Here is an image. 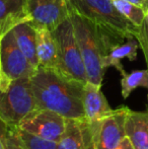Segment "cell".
<instances>
[{
  "label": "cell",
  "instance_id": "6da1fadb",
  "mask_svg": "<svg viewBox=\"0 0 148 149\" xmlns=\"http://www.w3.org/2000/svg\"><path fill=\"white\" fill-rule=\"evenodd\" d=\"M37 109L50 110L66 119L85 118L84 84L64 76L57 69L39 68L31 77Z\"/></svg>",
  "mask_w": 148,
  "mask_h": 149
},
{
  "label": "cell",
  "instance_id": "7a4b0ae2",
  "mask_svg": "<svg viewBox=\"0 0 148 149\" xmlns=\"http://www.w3.org/2000/svg\"><path fill=\"white\" fill-rule=\"evenodd\" d=\"M69 18L84 63L87 81L101 86L106 69L103 60L113 44L121 43L101 33L94 24L76 11L69 3Z\"/></svg>",
  "mask_w": 148,
  "mask_h": 149
},
{
  "label": "cell",
  "instance_id": "3957f363",
  "mask_svg": "<svg viewBox=\"0 0 148 149\" xmlns=\"http://www.w3.org/2000/svg\"><path fill=\"white\" fill-rule=\"evenodd\" d=\"M69 3L101 33L115 41L135 38L137 26L117 9L113 0H69Z\"/></svg>",
  "mask_w": 148,
  "mask_h": 149
},
{
  "label": "cell",
  "instance_id": "277c9868",
  "mask_svg": "<svg viewBox=\"0 0 148 149\" xmlns=\"http://www.w3.org/2000/svg\"><path fill=\"white\" fill-rule=\"evenodd\" d=\"M52 33L58 47L59 66L57 70L64 76L85 84L87 76L84 63L70 18H67Z\"/></svg>",
  "mask_w": 148,
  "mask_h": 149
},
{
  "label": "cell",
  "instance_id": "5b68a950",
  "mask_svg": "<svg viewBox=\"0 0 148 149\" xmlns=\"http://www.w3.org/2000/svg\"><path fill=\"white\" fill-rule=\"evenodd\" d=\"M37 110L30 77L12 80L6 91L0 90V120L17 126L28 115Z\"/></svg>",
  "mask_w": 148,
  "mask_h": 149
},
{
  "label": "cell",
  "instance_id": "8992f818",
  "mask_svg": "<svg viewBox=\"0 0 148 149\" xmlns=\"http://www.w3.org/2000/svg\"><path fill=\"white\" fill-rule=\"evenodd\" d=\"M67 119L50 110L37 109L26 117L17 127L40 138L59 142L66 128Z\"/></svg>",
  "mask_w": 148,
  "mask_h": 149
},
{
  "label": "cell",
  "instance_id": "52a82bcc",
  "mask_svg": "<svg viewBox=\"0 0 148 149\" xmlns=\"http://www.w3.org/2000/svg\"><path fill=\"white\" fill-rule=\"evenodd\" d=\"M31 26L53 31L69 18V0H26Z\"/></svg>",
  "mask_w": 148,
  "mask_h": 149
},
{
  "label": "cell",
  "instance_id": "ba28073f",
  "mask_svg": "<svg viewBox=\"0 0 148 149\" xmlns=\"http://www.w3.org/2000/svg\"><path fill=\"white\" fill-rule=\"evenodd\" d=\"M127 107H121L97 123H91L93 128L94 149H116L126 137L125 122L128 111Z\"/></svg>",
  "mask_w": 148,
  "mask_h": 149
},
{
  "label": "cell",
  "instance_id": "9c48e42d",
  "mask_svg": "<svg viewBox=\"0 0 148 149\" xmlns=\"http://www.w3.org/2000/svg\"><path fill=\"white\" fill-rule=\"evenodd\" d=\"M1 62L4 72L11 80L24 77L31 78L37 70L19 49L12 31L1 40Z\"/></svg>",
  "mask_w": 148,
  "mask_h": 149
},
{
  "label": "cell",
  "instance_id": "30bf717a",
  "mask_svg": "<svg viewBox=\"0 0 148 149\" xmlns=\"http://www.w3.org/2000/svg\"><path fill=\"white\" fill-rule=\"evenodd\" d=\"M58 149H94L92 124L86 118L67 119Z\"/></svg>",
  "mask_w": 148,
  "mask_h": 149
},
{
  "label": "cell",
  "instance_id": "8fae6325",
  "mask_svg": "<svg viewBox=\"0 0 148 149\" xmlns=\"http://www.w3.org/2000/svg\"><path fill=\"white\" fill-rule=\"evenodd\" d=\"M82 102L85 118L90 123H97L114 111L101 91V86L88 81L83 86Z\"/></svg>",
  "mask_w": 148,
  "mask_h": 149
},
{
  "label": "cell",
  "instance_id": "7c38bea8",
  "mask_svg": "<svg viewBox=\"0 0 148 149\" xmlns=\"http://www.w3.org/2000/svg\"><path fill=\"white\" fill-rule=\"evenodd\" d=\"M30 22L26 0H0V36L4 37L16 26Z\"/></svg>",
  "mask_w": 148,
  "mask_h": 149
},
{
  "label": "cell",
  "instance_id": "4fadbf2b",
  "mask_svg": "<svg viewBox=\"0 0 148 149\" xmlns=\"http://www.w3.org/2000/svg\"><path fill=\"white\" fill-rule=\"evenodd\" d=\"M37 58L39 67L48 69H58L59 56L58 47L53 33L48 29H36Z\"/></svg>",
  "mask_w": 148,
  "mask_h": 149
},
{
  "label": "cell",
  "instance_id": "5bb4252c",
  "mask_svg": "<svg viewBox=\"0 0 148 149\" xmlns=\"http://www.w3.org/2000/svg\"><path fill=\"white\" fill-rule=\"evenodd\" d=\"M125 132L134 149H148V109L144 112L129 110Z\"/></svg>",
  "mask_w": 148,
  "mask_h": 149
},
{
  "label": "cell",
  "instance_id": "9a60e30c",
  "mask_svg": "<svg viewBox=\"0 0 148 149\" xmlns=\"http://www.w3.org/2000/svg\"><path fill=\"white\" fill-rule=\"evenodd\" d=\"M139 44L135 38H129L121 43L113 44L108 49L103 60V64L107 70L109 67H115L122 76L126 74L124 67L121 61L128 59L129 61H135L137 59V50Z\"/></svg>",
  "mask_w": 148,
  "mask_h": 149
},
{
  "label": "cell",
  "instance_id": "2e32d148",
  "mask_svg": "<svg viewBox=\"0 0 148 149\" xmlns=\"http://www.w3.org/2000/svg\"><path fill=\"white\" fill-rule=\"evenodd\" d=\"M15 41L19 49L24 54L28 62L36 69L39 68V62L37 58V41H36V31L28 22H24L16 26L11 30Z\"/></svg>",
  "mask_w": 148,
  "mask_h": 149
},
{
  "label": "cell",
  "instance_id": "e0dca14e",
  "mask_svg": "<svg viewBox=\"0 0 148 149\" xmlns=\"http://www.w3.org/2000/svg\"><path fill=\"white\" fill-rule=\"evenodd\" d=\"M138 87H144L148 91V69L134 70L130 73H126L124 76H122L121 93L124 98H128L129 95Z\"/></svg>",
  "mask_w": 148,
  "mask_h": 149
},
{
  "label": "cell",
  "instance_id": "ac0fdd59",
  "mask_svg": "<svg viewBox=\"0 0 148 149\" xmlns=\"http://www.w3.org/2000/svg\"><path fill=\"white\" fill-rule=\"evenodd\" d=\"M116 8L135 26H140L146 17V11L143 8L125 0H113Z\"/></svg>",
  "mask_w": 148,
  "mask_h": 149
},
{
  "label": "cell",
  "instance_id": "d6986e66",
  "mask_svg": "<svg viewBox=\"0 0 148 149\" xmlns=\"http://www.w3.org/2000/svg\"><path fill=\"white\" fill-rule=\"evenodd\" d=\"M16 134L26 149H58V143L40 138L16 127Z\"/></svg>",
  "mask_w": 148,
  "mask_h": 149
},
{
  "label": "cell",
  "instance_id": "ffe728a7",
  "mask_svg": "<svg viewBox=\"0 0 148 149\" xmlns=\"http://www.w3.org/2000/svg\"><path fill=\"white\" fill-rule=\"evenodd\" d=\"M17 126L8 125L0 120V138L4 149H26L16 134Z\"/></svg>",
  "mask_w": 148,
  "mask_h": 149
},
{
  "label": "cell",
  "instance_id": "44dd1931",
  "mask_svg": "<svg viewBox=\"0 0 148 149\" xmlns=\"http://www.w3.org/2000/svg\"><path fill=\"white\" fill-rule=\"evenodd\" d=\"M135 39L137 40V42L139 44V47L142 50L148 69V18L147 17H145L142 24L137 28L136 33H135Z\"/></svg>",
  "mask_w": 148,
  "mask_h": 149
},
{
  "label": "cell",
  "instance_id": "7402d4cb",
  "mask_svg": "<svg viewBox=\"0 0 148 149\" xmlns=\"http://www.w3.org/2000/svg\"><path fill=\"white\" fill-rule=\"evenodd\" d=\"M2 36H0V90L1 91H6L9 88L10 84H11L12 80L9 77L6 75V73L4 72L3 67H2V62H1V40Z\"/></svg>",
  "mask_w": 148,
  "mask_h": 149
},
{
  "label": "cell",
  "instance_id": "603a6c76",
  "mask_svg": "<svg viewBox=\"0 0 148 149\" xmlns=\"http://www.w3.org/2000/svg\"><path fill=\"white\" fill-rule=\"evenodd\" d=\"M116 149H134V147H133L132 143L130 142L129 138L126 136V137L121 141V143L119 144V146Z\"/></svg>",
  "mask_w": 148,
  "mask_h": 149
},
{
  "label": "cell",
  "instance_id": "cb8c5ba5",
  "mask_svg": "<svg viewBox=\"0 0 148 149\" xmlns=\"http://www.w3.org/2000/svg\"><path fill=\"white\" fill-rule=\"evenodd\" d=\"M125 1H128V2H130V3L135 4V5L143 8L145 11L148 10V1L147 0H125Z\"/></svg>",
  "mask_w": 148,
  "mask_h": 149
},
{
  "label": "cell",
  "instance_id": "d4e9b609",
  "mask_svg": "<svg viewBox=\"0 0 148 149\" xmlns=\"http://www.w3.org/2000/svg\"><path fill=\"white\" fill-rule=\"evenodd\" d=\"M0 149H4V147H3V143H2L1 138H0Z\"/></svg>",
  "mask_w": 148,
  "mask_h": 149
},
{
  "label": "cell",
  "instance_id": "484cf974",
  "mask_svg": "<svg viewBox=\"0 0 148 149\" xmlns=\"http://www.w3.org/2000/svg\"><path fill=\"white\" fill-rule=\"evenodd\" d=\"M146 17L148 18V10H146Z\"/></svg>",
  "mask_w": 148,
  "mask_h": 149
},
{
  "label": "cell",
  "instance_id": "4316f807",
  "mask_svg": "<svg viewBox=\"0 0 148 149\" xmlns=\"http://www.w3.org/2000/svg\"><path fill=\"white\" fill-rule=\"evenodd\" d=\"M147 1H148V0H147Z\"/></svg>",
  "mask_w": 148,
  "mask_h": 149
}]
</instances>
